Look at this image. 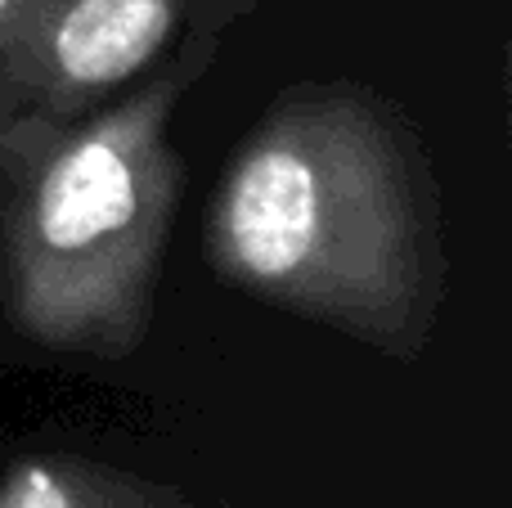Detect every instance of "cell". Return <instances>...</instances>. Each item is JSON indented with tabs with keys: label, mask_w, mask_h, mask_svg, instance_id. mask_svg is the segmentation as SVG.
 Returning a JSON list of instances; mask_svg holds the SVG:
<instances>
[{
	"label": "cell",
	"mask_w": 512,
	"mask_h": 508,
	"mask_svg": "<svg viewBox=\"0 0 512 508\" xmlns=\"http://www.w3.org/2000/svg\"><path fill=\"white\" fill-rule=\"evenodd\" d=\"M216 279L391 360H418L450 288L441 185L414 117L355 81L288 86L207 203Z\"/></svg>",
	"instance_id": "obj_1"
},
{
	"label": "cell",
	"mask_w": 512,
	"mask_h": 508,
	"mask_svg": "<svg viewBox=\"0 0 512 508\" xmlns=\"http://www.w3.org/2000/svg\"><path fill=\"white\" fill-rule=\"evenodd\" d=\"M216 41L117 104L0 122V306L36 347L126 360L149 333L180 153L171 108Z\"/></svg>",
	"instance_id": "obj_2"
},
{
	"label": "cell",
	"mask_w": 512,
	"mask_h": 508,
	"mask_svg": "<svg viewBox=\"0 0 512 508\" xmlns=\"http://www.w3.org/2000/svg\"><path fill=\"white\" fill-rule=\"evenodd\" d=\"M185 0H36L0 72V122L77 117L149 72L176 41Z\"/></svg>",
	"instance_id": "obj_3"
},
{
	"label": "cell",
	"mask_w": 512,
	"mask_h": 508,
	"mask_svg": "<svg viewBox=\"0 0 512 508\" xmlns=\"http://www.w3.org/2000/svg\"><path fill=\"white\" fill-rule=\"evenodd\" d=\"M0 508H198L185 491L68 450H36L0 473Z\"/></svg>",
	"instance_id": "obj_4"
},
{
	"label": "cell",
	"mask_w": 512,
	"mask_h": 508,
	"mask_svg": "<svg viewBox=\"0 0 512 508\" xmlns=\"http://www.w3.org/2000/svg\"><path fill=\"white\" fill-rule=\"evenodd\" d=\"M32 5H36V0H0V72H5L9 54H14V45H18V36H23Z\"/></svg>",
	"instance_id": "obj_5"
}]
</instances>
